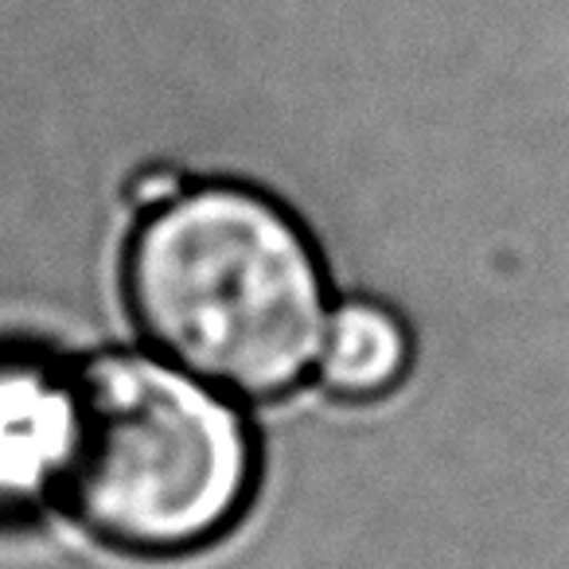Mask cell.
Returning <instances> with one entry per match:
<instances>
[{"instance_id":"obj_1","label":"cell","mask_w":569,"mask_h":569,"mask_svg":"<svg viewBox=\"0 0 569 569\" xmlns=\"http://www.w3.org/2000/svg\"><path fill=\"white\" fill-rule=\"evenodd\" d=\"M129 297L176 367L246 398L293 387L328 332L305 238L277 207L234 188L157 207L133 242Z\"/></svg>"},{"instance_id":"obj_2","label":"cell","mask_w":569,"mask_h":569,"mask_svg":"<svg viewBox=\"0 0 569 569\" xmlns=\"http://www.w3.org/2000/svg\"><path fill=\"white\" fill-rule=\"evenodd\" d=\"M74 515L126 550H183L238 511L250 445L230 406L149 359H98L67 390L59 465Z\"/></svg>"},{"instance_id":"obj_3","label":"cell","mask_w":569,"mask_h":569,"mask_svg":"<svg viewBox=\"0 0 569 569\" xmlns=\"http://www.w3.org/2000/svg\"><path fill=\"white\" fill-rule=\"evenodd\" d=\"M67 390L40 375H0V491L24 496L59 465Z\"/></svg>"},{"instance_id":"obj_4","label":"cell","mask_w":569,"mask_h":569,"mask_svg":"<svg viewBox=\"0 0 569 569\" xmlns=\"http://www.w3.org/2000/svg\"><path fill=\"white\" fill-rule=\"evenodd\" d=\"M406 359V340L398 325L379 309L351 305L328 325L317 351V367L328 387L343 395H375L382 390Z\"/></svg>"},{"instance_id":"obj_5","label":"cell","mask_w":569,"mask_h":569,"mask_svg":"<svg viewBox=\"0 0 569 569\" xmlns=\"http://www.w3.org/2000/svg\"><path fill=\"white\" fill-rule=\"evenodd\" d=\"M172 191H176V183H172V176H149L144 180V188H141V196L149 199V203H160V199H172Z\"/></svg>"}]
</instances>
